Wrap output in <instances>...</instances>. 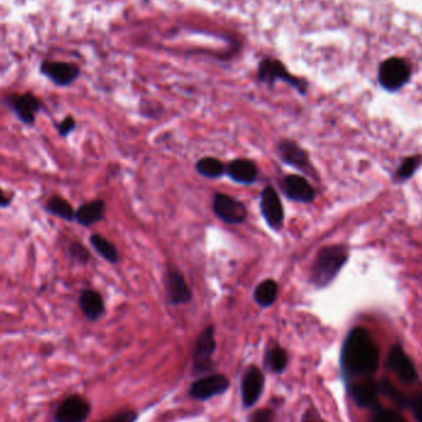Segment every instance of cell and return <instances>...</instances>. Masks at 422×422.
<instances>
[{
	"mask_svg": "<svg viewBox=\"0 0 422 422\" xmlns=\"http://www.w3.org/2000/svg\"><path fill=\"white\" fill-rule=\"evenodd\" d=\"M265 374L262 373V370L256 366L249 367L241 382V396L244 409H251L260 400L265 390Z\"/></svg>",
	"mask_w": 422,
	"mask_h": 422,
	"instance_id": "8fae6325",
	"label": "cell"
},
{
	"mask_svg": "<svg viewBox=\"0 0 422 422\" xmlns=\"http://www.w3.org/2000/svg\"><path fill=\"white\" fill-rule=\"evenodd\" d=\"M251 422H274V412L269 409H260L252 415Z\"/></svg>",
	"mask_w": 422,
	"mask_h": 422,
	"instance_id": "4dcf8cb0",
	"label": "cell"
},
{
	"mask_svg": "<svg viewBox=\"0 0 422 422\" xmlns=\"http://www.w3.org/2000/svg\"><path fill=\"white\" fill-rule=\"evenodd\" d=\"M370 422H406L405 419L401 416L399 412L390 410V409H384L383 406L378 407L377 410H374Z\"/></svg>",
	"mask_w": 422,
	"mask_h": 422,
	"instance_id": "4316f807",
	"label": "cell"
},
{
	"mask_svg": "<svg viewBox=\"0 0 422 422\" xmlns=\"http://www.w3.org/2000/svg\"><path fill=\"white\" fill-rule=\"evenodd\" d=\"M196 172L205 178H220L226 172V168L217 158H201L196 162Z\"/></svg>",
	"mask_w": 422,
	"mask_h": 422,
	"instance_id": "cb8c5ba5",
	"label": "cell"
},
{
	"mask_svg": "<svg viewBox=\"0 0 422 422\" xmlns=\"http://www.w3.org/2000/svg\"><path fill=\"white\" fill-rule=\"evenodd\" d=\"M137 419L139 414L134 410H123L100 422H136Z\"/></svg>",
	"mask_w": 422,
	"mask_h": 422,
	"instance_id": "f546056e",
	"label": "cell"
},
{
	"mask_svg": "<svg viewBox=\"0 0 422 422\" xmlns=\"http://www.w3.org/2000/svg\"><path fill=\"white\" fill-rule=\"evenodd\" d=\"M260 212L273 230H281L284 222V208L276 189L268 185L260 194Z\"/></svg>",
	"mask_w": 422,
	"mask_h": 422,
	"instance_id": "7c38bea8",
	"label": "cell"
},
{
	"mask_svg": "<svg viewBox=\"0 0 422 422\" xmlns=\"http://www.w3.org/2000/svg\"><path fill=\"white\" fill-rule=\"evenodd\" d=\"M42 208L47 214L54 217H58L63 221H75V217H76L75 208L72 206L70 201L60 195H54L49 198L47 201H45Z\"/></svg>",
	"mask_w": 422,
	"mask_h": 422,
	"instance_id": "ffe728a7",
	"label": "cell"
},
{
	"mask_svg": "<svg viewBox=\"0 0 422 422\" xmlns=\"http://www.w3.org/2000/svg\"><path fill=\"white\" fill-rule=\"evenodd\" d=\"M68 255H70V260H76L79 265H88L91 260V252L79 241L70 242Z\"/></svg>",
	"mask_w": 422,
	"mask_h": 422,
	"instance_id": "484cf974",
	"label": "cell"
},
{
	"mask_svg": "<svg viewBox=\"0 0 422 422\" xmlns=\"http://www.w3.org/2000/svg\"><path fill=\"white\" fill-rule=\"evenodd\" d=\"M278 297V284L273 279H265L260 283L253 292V299L260 308H269Z\"/></svg>",
	"mask_w": 422,
	"mask_h": 422,
	"instance_id": "44dd1931",
	"label": "cell"
},
{
	"mask_svg": "<svg viewBox=\"0 0 422 422\" xmlns=\"http://www.w3.org/2000/svg\"><path fill=\"white\" fill-rule=\"evenodd\" d=\"M76 119H75L72 115L65 116V119L61 120L58 125H56V130H57L58 135H60V137H62V139L68 137L73 131L76 130Z\"/></svg>",
	"mask_w": 422,
	"mask_h": 422,
	"instance_id": "83f0119b",
	"label": "cell"
},
{
	"mask_svg": "<svg viewBox=\"0 0 422 422\" xmlns=\"http://www.w3.org/2000/svg\"><path fill=\"white\" fill-rule=\"evenodd\" d=\"M421 166V158L419 156H412V157L406 158L404 162L401 163L400 167L396 171V178L399 180H406L412 178L414 173L416 172L417 168Z\"/></svg>",
	"mask_w": 422,
	"mask_h": 422,
	"instance_id": "d4e9b609",
	"label": "cell"
},
{
	"mask_svg": "<svg viewBox=\"0 0 422 422\" xmlns=\"http://www.w3.org/2000/svg\"><path fill=\"white\" fill-rule=\"evenodd\" d=\"M226 173L236 183L252 185L258 177V167L253 161L238 158L228 164Z\"/></svg>",
	"mask_w": 422,
	"mask_h": 422,
	"instance_id": "ac0fdd59",
	"label": "cell"
},
{
	"mask_svg": "<svg viewBox=\"0 0 422 422\" xmlns=\"http://www.w3.org/2000/svg\"><path fill=\"white\" fill-rule=\"evenodd\" d=\"M289 357L283 347L274 346L265 353V363L273 373L281 374L288 367Z\"/></svg>",
	"mask_w": 422,
	"mask_h": 422,
	"instance_id": "603a6c76",
	"label": "cell"
},
{
	"mask_svg": "<svg viewBox=\"0 0 422 422\" xmlns=\"http://www.w3.org/2000/svg\"><path fill=\"white\" fill-rule=\"evenodd\" d=\"M14 193L6 194V190L0 187V209H6L11 205L13 199H14Z\"/></svg>",
	"mask_w": 422,
	"mask_h": 422,
	"instance_id": "1f68e13d",
	"label": "cell"
},
{
	"mask_svg": "<svg viewBox=\"0 0 422 422\" xmlns=\"http://www.w3.org/2000/svg\"><path fill=\"white\" fill-rule=\"evenodd\" d=\"M276 151H278V156L281 161L288 166L305 172L306 174L314 173L308 152L299 146L298 143H295L294 141H279V143L276 146Z\"/></svg>",
	"mask_w": 422,
	"mask_h": 422,
	"instance_id": "4fadbf2b",
	"label": "cell"
},
{
	"mask_svg": "<svg viewBox=\"0 0 422 422\" xmlns=\"http://www.w3.org/2000/svg\"><path fill=\"white\" fill-rule=\"evenodd\" d=\"M281 189L288 199L298 203H311L315 199L313 185L302 175L290 174L281 180Z\"/></svg>",
	"mask_w": 422,
	"mask_h": 422,
	"instance_id": "5bb4252c",
	"label": "cell"
},
{
	"mask_svg": "<svg viewBox=\"0 0 422 422\" xmlns=\"http://www.w3.org/2000/svg\"><path fill=\"white\" fill-rule=\"evenodd\" d=\"M89 242L92 244L93 249H95L97 255L102 256L104 260H108L110 263H116L119 260L116 247L102 235L93 233L89 237Z\"/></svg>",
	"mask_w": 422,
	"mask_h": 422,
	"instance_id": "7402d4cb",
	"label": "cell"
},
{
	"mask_svg": "<svg viewBox=\"0 0 422 422\" xmlns=\"http://www.w3.org/2000/svg\"><path fill=\"white\" fill-rule=\"evenodd\" d=\"M6 107L10 109L22 124L33 126L36 123L38 114L41 111L44 104L33 93L24 94H11L4 100Z\"/></svg>",
	"mask_w": 422,
	"mask_h": 422,
	"instance_id": "3957f363",
	"label": "cell"
},
{
	"mask_svg": "<svg viewBox=\"0 0 422 422\" xmlns=\"http://www.w3.org/2000/svg\"><path fill=\"white\" fill-rule=\"evenodd\" d=\"M386 368L396 374L403 384H412L419 379L416 367L400 345L391 346L386 356Z\"/></svg>",
	"mask_w": 422,
	"mask_h": 422,
	"instance_id": "5b68a950",
	"label": "cell"
},
{
	"mask_svg": "<svg viewBox=\"0 0 422 422\" xmlns=\"http://www.w3.org/2000/svg\"><path fill=\"white\" fill-rule=\"evenodd\" d=\"M217 351L215 327L208 326L195 342L193 351V370L195 373H206L212 368V356Z\"/></svg>",
	"mask_w": 422,
	"mask_h": 422,
	"instance_id": "277c9868",
	"label": "cell"
},
{
	"mask_svg": "<svg viewBox=\"0 0 422 422\" xmlns=\"http://www.w3.org/2000/svg\"><path fill=\"white\" fill-rule=\"evenodd\" d=\"M230 388V380L224 374H210L195 380L189 388L190 398L205 401L222 396Z\"/></svg>",
	"mask_w": 422,
	"mask_h": 422,
	"instance_id": "9c48e42d",
	"label": "cell"
},
{
	"mask_svg": "<svg viewBox=\"0 0 422 422\" xmlns=\"http://www.w3.org/2000/svg\"><path fill=\"white\" fill-rule=\"evenodd\" d=\"M104 215H105V201L95 199L81 204L77 209L75 221L84 228H91L97 222L102 221Z\"/></svg>",
	"mask_w": 422,
	"mask_h": 422,
	"instance_id": "d6986e66",
	"label": "cell"
},
{
	"mask_svg": "<svg viewBox=\"0 0 422 422\" xmlns=\"http://www.w3.org/2000/svg\"><path fill=\"white\" fill-rule=\"evenodd\" d=\"M346 390L348 396L354 401V404L361 409H369L374 412L382 406L379 403L380 391H379L378 382H375L374 379L369 377L366 379H358Z\"/></svg>",
	"mask_w": 422,
	"mask_h": 422,
	"instance_id": "52a82bcc",
	"label": "cell"
},
{
	"mask_svg": "<svg viewBox=\"0 0 422 422\" xmlns=\"http://www.w3.org/2000/svg\"><path fill=\"white\" fill-rule=\"evenodd\" d=\"M92 412L91 403L79 394L67 396L54 414V422H86Z\"/></svg>",
	"mask_w": 422,
	"mask_h": 422,
	"instance_id": "8992f818",
	"label": "cell"
},
{
	"mask_svg": "<svg viewBox=\"0 0 422 422\" xmlns=\"http://www.w3.org/2000/svg\"><path fill=\"white\" fill-rule=\"evenodd\" d=\"M166 289L169 303L172 305L189 303L192 300V292L185 278L177 269H169L166 279Z\"/></svg>",
	"mask_w": 422,
	"mask_h": 422,
	"instance_id": "9a60e30c",
	"label": "cell"
},
{
	"mask_svg": "<svg viewBox=\"0 0 422 422\" xmlns=\"http://www.w3.org/2000/svg\"><path fill=\"white\" fill-rule=\"evenodd\" d=\"M348 260V251L342 244H332L320 249L311 268V283L325 288L332 283Z\"/></svg>",
	"mask_w": 422,
	"mask_h": 422,
	"instance_id": "7a4b0ae2",
	"label": "cell"
},
{
	"mask_svg": "<svg viewBox=\"0 0 422 422\" xmlns=\"http://www.w3.org/2000/svg\"><path fill=\"white\" fill-rule=\"evenodd\" d=\"M380 353L367 329L362 326L353 327L342 345L340 367L345 386L363 377H370L378 372Z\"/></svg>",
	"mask_w": 422,
	"mask_h": 422,
	"instance_id": "6da1fadb",
	"label": "cell"
},
{
	"mask_svg": "<svg viewBox=\"0 0 422 422\" xmlns=\"http://www.w3.org/2000/svg\"><path fill=\"white\" fill-rule=\"evenodd\" d=\"M410 78V67L401 58H389L379 70V81L386 91L394 92L404 87Z\"/></svg>",
	"mask_w": 422,
	"mask_h": 422,
	"instance_id": "ba28073f",
	"label": "cell"
},
{
	"mask_svg": "<svg viewBox=\"0 0 422 422\" xmlns=\"http://www.w3.org/2000/svg\"><path fill=\"white\" fill-rule=\"evenodd\" d=\"M303 422H324V421H313V420H308V421H303Z\"/></svg>",
	"mask_w": 422,
	"mask_h": 422,
	"instance_id": "d6a6232c",
	"label": "cell"
},
{
	"mask_svg": "<svg viewBox=\"0 0 422 422\" xmlns=\"http://www.w3.org/2000/svg\"><path fill=\"white\" fill-rule=\"evenodd\" d=\"M405 409L412 412L417 422H422V390L416 396H409Z\"/></svg>",
	"mask_w": 422,
	"mask_h": 422,
	"instance_id": "f1b7e54d",
	"label": "cell"
},
{
	"mask_svg": "<svg viewBox=\"0 0 422 422\" xmlns=\"http://www.w3.org/2000/svg\"><path fill=\"white\" fill-rule=\"evenodd\" d=\"M212 210L220 220L231 225L241 224L247 217V209L242 201L221 193L214 196Z\"/></svg>",
	"mask_w": 422,
	"mask_h": 422,
	"instance_id": "30bf717a",
	"label": "cell"
},
{
	"mask_svg": "<svg viewBox=\"0 0 422 422\" xmlns=\"http://www.w3.org/2000/svg\"><path fill=\"white\" fill-rule=\"evenodd\" d=\"M41 72L58 87L70 86L78 77V68L76 65L65 62H45L41 65Z\"/></svg>",
	"mask_w": 422,
	"mask_h": 422,
	"instance_id": "2e32d148",
	"label": "cell"
},
{
	"mask_svg": "<svg viewBox=\"0 0 422 422\" xmlns=\"http://www.w3.org/2000/svg\"><path fill=\"white\" fill-rule=\"evenodd\" d=\"M78 305L81 314L88 321H97L105 313V304L100 292L94 289L81 290L78 298Z\"/></svg>",
	"mask_w": 422,
	"mask_h": 422,
	"instance_id": "e0dca14e",
	"label": "cell"
}]
</instances>
